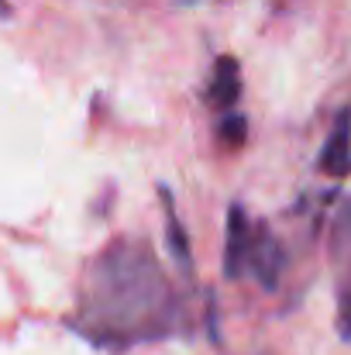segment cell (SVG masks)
Wrapping results in <instances>:
<instances>
[{"label": "cell", "instance_id": "8992f818", "mask_svg": "<svg viewBox=\"0 0 351 355\" xmlns=\"http://www.w3.org/2000/svg\"><path fill=\"white\" fill-rule=\"evenodd\" d=\"M159 193H162V211H165V241H169V252H172V259L186 269V266H190V238H186L183 221H179V214H176L172 193H169L165 187H162Z\"/></svg>", "mask_w": 351, "mask_h": 355}, {"label": "cell", "instance_id": "277c9868", "mask_svg": "<svg viewBox=\"0 0 351 355\" xmlns=\"http://www.w3.org/2000/svg\"><path fill=\"white\" fill-rule=\"evenodd\" d=\"M255 276L262 279L265 290L279 286V276H282V266H286V255H282V245L272 238L269 228H255V245H251V262Z\"/></svg>", "mask_w": 351, "mask_h": 355}, {"label": "cell", "instance_id": "7a4b0ae2", "mask_svg": "<svg viewBox=\"0 0 351 355\" xmlns=\"http://www.w3.org/2000/svg\"><path fill=\"white\" fill-rule=\"evenodd\" d=\"M251 245H255V228L244 214L241 204H231L228 211V241H224V276L237 279L244 266L251 262Z\"/></svg>", "mask_w": 351, "mask_h": 355}, {"label": "cell", "instance_id": "5b68a950", "mask_svg": "<svg viewBox=\"0 0 351 355\" xmlns=\"http://www.w3.org/2000/svg\"><path fill=\"white\" fill-rule=\"evenodd\" d=\"M237 94H241V76H237V62H234L231 55H224V59H217V66H214V80H210V104H217V107H234V101H237Z\"/></svg>", "mask_w": 351, "mask_h": 355}, {"label": "cell", "instance_id": "ba28073f", "mask_svg": "<svg viewBox=\"0 0 351 355\" xmlns=\"http://www.w3.org/2000/svg\"><path fill=\"white\" fill-rule=\"evenodd\" d=\"M338 328L351 342V297H341V314H338Z\"/></svg>", "mask_w": 351, "mask_h": 355}, {"label": "cell", "instance_id": "52a82bcc", "mask_svg": "<svg viewBox=\"0 0 351 355\" xmlns=\"http://www.w3.org/2000/svg\"><path fill=\"white\" fill-rule=\"evenodd\" d=\"M217 135H221L224 145H231V148L244 145V138H248V121H244V114H224V118H221V128H217Z\"/></svg>", "mask_w": 351, "mask_h": 355}, {"label": "cell", "instance_id": "6da1fadb", "mask_svg": "<svg viewBox=\"0 0 351 355\" xmlns=\"http://www.w3.org/2000/svg\"><path fill=\"white\" fill-rule=\"evenodd\" d=\"M165 304V276L145 241H117L97 259L90 272L87 314L100 331L120 338L159 331Z\"/></svg>", "mask_w": 351, "mask_h": 355}, {"label": "cell", "instance_id": "3957f363", "mask_svg": "<svg viewBox=\"0 0 351 355\" xmlns=\"http://www.w3.org/2000/svg\"><path fill=\"white\" fill-rule=\"evenodd\" d=\"M321 173L338 176V180L351 173V107L338 114L331 135H327V145L321 152Z\"/></svg>", "mask_w": 351, "mask_h": 355}]
</instances>
